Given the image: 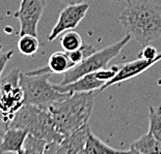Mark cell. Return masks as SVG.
Listing matches in <instances>:
<instances>
[{
	"instance_id": "obj_1",
	"label": "cell",
	"mask_w": 161,
	"mask_h": 154,
	"mask_svg": "<svg viewBox=\"0 0 161 154\" xmlns=\"http://www.w3.org/2000/svg\"><path fill=\"white\" fill-rule=\"evenodd\" d=\"M119 21L142 47L161 37V13L149 0H128Z\"/></svg>"
},
{
	"instance_id": "obj_2",
	"label": "cell",
	"mask_w": 161,
	"mask_h": 154,
	"mask_svg": "<svg viewBox=\"0 0 161 154\" xmlns=\"http://www.w3.org/2000/svg\"><path fill=\"white\" fill-rule=\"evenodd\" d=\"M98 93V90L74 92L50 105L48 111L56 129L64 138L88 124Z\"/></svg>"
},
{
	"instance_id": "obj_3",
	"label": "cell",
	"mask_w": 161,
	"mask_h": 154,
	"mask_svg": "<svg viewBox=\"0 0 161 154\" xmlns=\"http://www.w3.org/2000/svg\"><path fill=\"white\" fill-rule=\"evenodd\" d=\"M8 127L23 129L47 143H60L64 139L56 129L49 111L32 105H24L9 121Z\"/></svg>"
},
{
	"instance_id": "obj_4",
	"label": "cell",
	"mask_w": 161,
	"mask_h": 154,
	"mask_svg": "<svg viewBox=\"0 0 161 154\" xmlns=\"http://www.w3.org/2000/svg\"><path fill=\"white\" fill-rule=\"evenodd\" d=\"M50 73L36 70L20 74V86L24 92V105H32L48 110L51 105L67 97L70 92H60L49 83Z\"/></svg>"
},
{
	"instance_id": "obj_5",
	"label": "cell",
	"mask_w": 161,
	"mask_h": 154,
	"mask_svg": "<svg viewBox=\"0 0 161 154\" xmlns=\"http://www.w3.org/2000/svg\"><path fill=\"white\" fill-rule=\"evenodd\" d=\"M132 39V37L129 34H126V36L119 42L115 43L114 44L104 48L100 51H96L87 58L80 62L79 64L72 67L71 69L64 74L63 81L60 82L59 85H66L76 81L77 79L81 78L82 76L86 74L92 73V71L102 69L105 68L106 65L110 61L115 58L121 53V51L128 44V43Z\"/></svg>"
},
{
	"instance_id": "obj_6",
	"label": "cell",
	"mask_w": 161,
	"mask_h": 154,
	"mask_svg": "<svg viewBox=\"0 0 161 154\" xmlns=\"http://www.w3.org/2000/svg\"><path fill=\"white\" fill-rule=\"evenodd\" d=\"M20 74L19 69H13L0 82V117L8 126L16 113L24 105Z\"/></svg>"
},
{
	"instance_id": "obj_7",
	"label": "cell",
	"mask_w": 161,
	"mask_h": 154,
	"mask_svg": "<svg viewBox=\"0 0 161 154\" xmlns=\"http://www.w3.org/2000/svg\"><path fill=\"white\" fill-rule=\"evenodd\" d=\"M119 67L114 65L110 68H102V69L92 71L86 74L81 78L77 79L76 81L66 85H53L54 88L60 92H90L99 90L107 83L108 81L112 80L119 71Z\"/></svg>"
},
{
	"instance_id": "obj_8",
	"label": "cell",
	"mask_w": 161,
	"mask_h": 154,
	"mask_svg": "<svg viewBox=\"0 0 161 154\" xmlns=\"http://www.w3.org/2000/svg\"><path fill=\"white\" fill-rule=\"evenodd\" d=\"M46 0H22L14 17L20 21V35H37V25L46 8Z\"/></svg>"
},
{
	"instance_id": "obj_9",
	"label": "cell",
	"mask_w": 161,
	"mask_h": 154,
	"mask_svg": "<svg viewBox=\"0 0 161 154\" xmlns=\"http://www.w3.org/2000/svg\"><path fill=\"white\" fill-rule=\"evenodd\" d=\"M88 8H90L88 3L84 2L69 4L67 8H64L60 12L56 24L48 35V40L53 42L61 33L68 30H74L86 16Z\"/></svg>"
},
{
	"instance_id": "obj_10",
	"label": "cell",
	"mask_w": 161,
	"mask_h": 154,
	"mask_svg": "<svg viewBox=\"0 0 161 154\" xmlns=\"http://www.w3.org/2000/svg\"><path fill=\"white\" fill-rule=\"evenodd\" d=\"M160 60H161V53H158L157 57L154 58V59H145V58L139 57L138 59L126 63L125 65L119 67V69L118 73H116L114 78L112 79V80L108 81L107 83L99 90V93L104 91L105 89H107L108 87L112 86V85L119 84V83H121V82L128 81L130 79L139 76V74L145 73L147 69H149L151 66H153L154 64H156Z\"/></svg>"
},
{
	"instance_id": "obj_11",
	"label": "cell",
	"mask_w": 161,
	"mask_h": 154,
	"mask_svg": "<svg viewBox=\"0 0 161 154\" xmlns=\"http://www.w3.org/2000/svg\"><path fill=\"white\" fill-rule=\"evenodd\" d=\"M91 131L90 125L86 124L79 129L64 136L59 143L57 153L60 154H83L88 133Z\"/></svg>"
},
{
	"instance_id": "obj_12",
	"label": "cell",
	"mask_w": 161,
	"mask_h": 154,
	"mask_svg": "<svg viewBox=\"0 0 161 154\" xmlns=\"http://www.w3.org/2000/svg\"><path fill=\"white\" fill-rule=\"evenodd\" d=\"M27 132L19 128H6L0 143V153H23V145Z\"/></svg>"
},
{
	"instance_id": "obj_13",
	"label": "cell",
	"mask_w": 161,
	"mask_h": 154,
	"mask_svg": "<svg viewBox=\"0 0 161 154\" xmlns=\"http://www.w3.org/2000/svg\"><path fill=\"white\" fill-rule=\"evenodd\" d=\"M130 151L131 153L142 154L161 153V141L156 139L152 133L148 131V133L140 136L137 141L132 144Z\"/></svg>"
},
{
	"instance_id": "obj_14",
	"label": "cell",
	"mask_w": 161,
	"mask_h": 154,
	"mask_svg": "<svg viewBox=\"0 0 161 154\" xmlns=\"http://www.w3.org/2000/svg\"><path fill=\"white\" fill-rule=\"evenodd\" d=\"M84 154H107V153H131L130 150L128 151H123V150H118L112 148L111 146L104 143L100 138L94 135L92 131L88 133L86 144H85Z\"/></svg>"
},
{
	"instance_id": "obj_15",
	"label": "cell",
	"mask_w": 161,
	"mask_h": 154,
	"mask_svg": "<svg viewBox=\"0 0 161 154\" xmlns=\"http://www.w3.org/2000/svg\"><path fill=\"white\" fill-rule=\"evenodd\" d=\"M47 67L51 74H64L72 67H74V64L68 57L66 51H64V52L53 53L48 59Z\"/></svg>"
},
{
	"instance_id": "obj_16",
	"label": "cell",
	"mask_w": 161,
	"mask_h": 154,
	"mask_svg": "<svg viewBox=\"0 0 161 154\" xmlns=\"http://www.w3.org/2000/svg\"><path fill=\"white\" fill-rule=\"evenodd\" d=\"M18 51L24 56H33L40 49V42L36 35L33 34H23L17 44Z\"/></svg>"
},
{
	"instance_id": "obj_17",
	"label": "cell",
	"mask_w": 161,
	"mask_h": 154,
	"mask_svg": "<svg viewBox=\"0 0 161 154\" xmlns=\"http://www.w3.org/2000/svg\"><path fill=\"white\" fill-rule=\"evenodd\" d=\"M47 142L45 140L36 136L30 133H27L25 141L23 145V153L24 154H42L45 153V149L47 146Z\"/></svg>"
},
{
	"instance_id": "obj_18",
	"label": "cell",
	"mask_w": 161,
	"mask_h": 154,
	"mask_svg": "<svg viewBox=\"0 0 161 154\" xmlns=\"http://www.w3.org/2000/svg\"><path fill=\"white\" fill-rule=\"evenodd\" d=\"M83 44L84 43L80 34L76 31H73V30H68V31L64 32V35L60 38V46L66 52L79 49Z\"/></svg>"
},
{
	"instance_id": "obj_19",
	"label": "cell",
	"mask_w": 161,
	"mask_h": 154,
	"mask_svg": "<svg viewBox=\"0 0 161 154\" xmlns=\"http://www.w3.org/2000/svg\"><path fill=\"white\" fill-rule=\"evenodd\" d=\"M149 112V131L161 141V108L150 107Z\"/></svg>"
},
{
	"instance_id": "obj_20",
	"label": "cell",
	"mask_w": 161,
	"mask_h": 154,
	"mask_svg": "<svg viewBox=\"0 0 161 154\" xmlns=\"http://www.w3.org/2000/svg\"><path fill=\"white\" fill-rule=\"evenodd\" d=\"M157 55H158V51L150 44L143 47L140 52V58H145V59H154L157 57Z\"/></svg>"
},
{
	"instance_id": "obj_21",
	"label": "cell",
	"mask_w": 161,
	"mask_h": 154,
	"mask_svg": "<svg viewBox=\"0 0 161 154\" xmlns=\"http://www.w3.org/2000/svg\"><path fill=\"white\" fill-rule=\"evenodd\" d=\"M13 55H14V51H8V52L3 53L0 55V82H1V74L3 73V70H4L6 64L11 60Z\"/></svg>"
},
{
	"instance_id": "obj_22",
	"label": "cell",
	"mask_w": 161,
	"mask_h": 154,
	"mask_svg": "<svg viewBox=\"0 0 161 154\" xmlns=\"http://www.w3.org/2000/svg\"><path fill=\"white\" fill-rule=\"evenodd\" d=\"M6 128H8V125L2 120V118L0 117V143L2 141V136H3V133H4V131H6Z\"/></svg>"
},
{
	"instance_id": "obj_23",
	"label": "cell",
	"mask_w": 161,
	"mask_h": 154,
	"mask_svg": "<svg viewBox=\"0 0 161 154\" xmlns=\"http://www.w3.org/2000/svg\"><path fill=\"white\" fill-rule=\"evenodd\" d=\"M61 1L68 3V4H76V3L83 2V0H61Z\"/></svg>"
},
{
	"instance_id": "obj_24",
	"label": "cell",
	"mask_w": 161,
	"mask_h": 154,
	"mask_svg": "<svg viewBox=\"0 0 161 154\" xmlns=\"http://www.w3.org/2000/svg\"><path fill=\"white\" fill-rule=\"evenodd\" d=\"M111 1H128V0H111Z\"/></svg>"
},
{
	"instance_id": "obj_25",
	"label": "cell",
	"mask_w": 161,
	"mask_h": 154,
	"mask_svg": "<svg viewBox=\"0 0 161 154\" xmlns=\"http://www.w3.org/2000/svg\"><path fill=\"white\" fill-rule=\"evenodd\" d=\"M1 51H2V47H1V44H0V55H1Z\"/></svg>"
},
{
	"instance_id": "obj_26",
	"label": "cell",
	"mask_w": 161,
	"mask_h": 154,
	"mask_svg": "<svg viewBox=\"0 0 161 154\" xmlns=\"http://www.w3.org/2000/svg\"><path fill=\"white\" fill-rule=\"evenodd\" d=\"M160 108H161V107H160Z\"/></svg>"
}]
</instances>
